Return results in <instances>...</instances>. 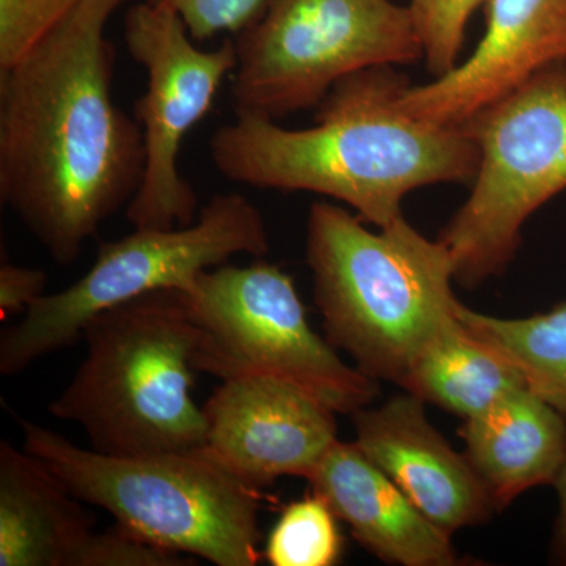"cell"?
I'll list each match as a JSON object with an SVG mask.
<instances>
[{"label": "cell", "mask_w": 566, "mask_h": 566, "mask_svg": "<svg viewBox=\"0 0 566 566\" xmlns=\"http://www.w3.org/2000/svg\"><path fill=\"white\" fill-rule=\"evenodd\" d=\"M270 251L262 212L241 193H218L189 226L134 229L99 245L95 262L62 292L44 294L0 335V375H20L76 344L96 315L158 290L188 289L230 256Z\"/></svg>", "instance_id": "52a82bcc"}, {"label": "cell", "mask_w": 566, "mask_h": 566, "mask_svg": "<svg viewBox=\"0 0 566 566\" xmlns=\"http://www.w3.org/2000/svg\"><path fill=\"white\" fill-rule=\"evenodd\" d=\"M461 324L504 354L528 389L566 419V301L526 318H499L458 304Z\"/></svg>", "instance_id": "ac0fdd59"}, {"label": "cell", "mask_w": 566, "mask_h": 566, "mask_svg": "<svg viewBox=\"0 0 566 566\" xmlns=\"http://www.w3.org/2000/svg\"><path fill=\"white\" fill-rule=\"evenodd\" d=\"M461 438L497 510L532 488L554 485L566 463V419L527 386L464 420Z\"/></svg>", "instance_id": "9a60e30c"}, {"label": "cell", "mask_w": 566, "mask_h": 566, "mask_svg": "<svg viewBox=\"0 0 566 566\" xmlns=\"http://www.w3.org/2000/svg\"><path fill=\"white\" fill-rule=\"evenodd\" d=\"M486 25L475 51L444 76L409 85L400 109L461 125L553 63L566 61V0H485Z\"/></svg>", "instance_id": "7c38bea8"}, {"label": "cell", "mask_w": 566, "mask_h": 566, "mask_svg": "<svg viewBox=\"0 0 566 566\" xmlns=\"http://www.w3.org/2000/svg\"><path fill=\"white\" fill-rule=\"evenodd\" d=\"M234 48V114L271 120L318 106L359 71L423 61L408 7L392 0H264Z\"/></svg>", "instance_id": "ba28073f"}, {"label": "cell", "mask_w": 566, "mask_h": 566, "mask_svg": "<svg viewBox=\"0 0 566 566\" xmlns=\"http://www.w3.org/2000/svg\"><path fill=\"white\" fill-rule=\"evenodd\" d=\"M87 356L50 405L96 452L115 457L202 450L203 406L193 401L202 331L178 290L115 305L85 326Z\"/></svg>", "instance_id": "277c9868"}, {"label": "cell", "mask_w": 566, "mask_h": 566, "mask_svg": "<svg viewBox=\"0 0 566 566\" xmlns=\"http://www.w3.org/2000/svg\"><path fill=\"white\" fill-rule=\"evenodd\" d=\"M337 521L314 493L292 502L268 535L264 557L273 566H333L344 549Z\"/></svg>", "instance_id": "d6986e66"}, {"label": "cell", "mask_w": 566, "mask_h": 566, "mask_svg": "<svg viewBox=\"0 0 566 566\" xmlns=\"http://www.w3.org/2000/svg\"><path fill=\"white\" fill-rule=\"evenodd\" d=\"M305 251L327 342L376 381L403 386L458 322L452 256L405 216L371 232L345 208L315 202Z\"/></svg>", "instance_id": "3957f363"}, {"label": "cell", "mask_w": 566, "mask_h": 566, "mask_svg": "<svg viewBox=\"0 0 566 566\" xmlns=\"http://www.w3.org/2000/svg\"><path fill=\"white\" fill-rule=\"evenodd\" d=\"M28 450L0 442V566H74L95 517Z\"/></svg>", "instance_id": "2e32d148"}, {"label": "cell", "mask_w": 566, "mask_h": 566, "mask_svg": "<svg viewBox=\"0 0 566 566\" xmlns=\"http://www.w3.org/2000/svg\"><path fill=\"white\" fill-rule=\"evenodd\" d=\"M409 85L395 66L354 73L316 106L311 128L237 115L212 134V163L238 185L331 197L381 229L403 216L409 192L439 182L468 185L480 161L463 125H439L400 109Z\"/></svg>", "instance_id": "7a4b0ae2"}, {"label": "cell", "mask_w": 566, "mask_h": 566, "mask_svg": "<svg viewBox=\"0 0 566 566\" xmlns=\"http://www.w3.org/2000/svg\"><path fill=\"white\" fill-rule=\"evenodd\" d=\"M48 275L33 268L2 263L0 266V319L6 322L11 316L24 315L32 304L44 296Z\"/></svg>", "instance_id": "cb8c5ba5"}, {"label": "cell", "mask_w": 566, "mask_h": 566, "mask_svg": "<svg viewBox=\"0 0 566 566\" xmlns=\"http://www.w3.org/2000/svg\"><path fill=\"white\" fill-rule=\"evenodd\" d=\"M82 0H0V73L39 48Z\"/></svg>", "instance_id": "44dd1931"}, {"label": "cell", "mask_w": 566, "mask_h": 566, "mask_svg": "<svg viewBox=\"0 0 566 566\" xmlns=\"http://www.w3.org/2000/svg\"><path fill=\"white\" fill-rule=\"evenodd\" d=\"M461 125L479 147V167L438 240L452 256L455 282L474 289L504 273L524 223L566 189V61Z\"/></svg>", "instance_id": "8992f818"}, {"label": "cell", "mask_w": 566, "mask_h": 566, "mask_svg": "<svg viewBox=\"0 0 566 566\" xmlns=\"http://www.w3.org/2000/svg\"><path fill=\"white\" fill-rule=\"evenodd\" d=\"M129 0H82L0 73V200L59 264L132 202L144 175L139 123L112 96L107 22Z\"/></svg>", "instance_id": "6da1fadb"}, {"label": "cell", "mask_w": 566, "mask_h": 566, "mask_svg": "<svg viewBox=\"0 0 566 566\" xmlns=\"http://www.w3.org/2000/svg\"><path fill=\"white\" fill-rule=\"evenodd\" d=\"M203 452L255 490L281 476H307L338 441L329 406L270 376H234L203 405Z\"/></svg>", "instance_id": "8fae6325"}, {"label": "cell", "mask_w": 566, "mask_h": 566, "mask_svg": "<svg viewBox=\"0 0 566 566\" xmlns=\"http://www.w3.org/2000/svg\"><path fill=\"white\" fill-rule=\"evenodd\" d=\"M196 562L185 554L164 549L118 526L93 532L74 566H188Z\"/></svg>", "instance_id": "7402d4cb"}, {"label": "cell", "mask_w": 566, "mask_h": 566, "mask_svg": "<svg viewBox=\"0 0 566 566\" xmlns=\"http://www.w3.org/2000/svg\"><path fill=\"white\" fill-rule=\"evenodd\" d=\"M24 449L84 504L153 545L218 566H255L262 490L202 450L115 457L20 419Z\"/></svg>", "instance_id": "5b68a950"}, {"label": "cell", "mask_w": 566, "mask_h": 566, "mask_svg": "<svg viewBox=\"0 0 566 566\" xmlns=\"http://www.w3.org/2000/svg\"><path fill=\"white\" fill-rule=\"evenodd\" d=\"M554 486H556L558 494V513L556 524H554L551 551H553V558L557 564L566 565V463L562 468Z\"/></svg>", "instance_id": "d4e9b609"}, {"label": "cell", "mask_w": 566, "mask_h": 566, "mask_svg": "<svg viewBox=\"0 0 566 566\" xmlns=\"http://www.w3.org/2000/svg\"><path fill=\"white\" fill-rule=\"evenodd\" d=\"M180 293L202 331L197 374L282 379L340 415L378 397V381L312 329L292 275L275 264L211 268Z\"/></svg>", "instance_id": "9c48e42d"}, {"label": "cell", "mask_w": 566, "mask_h": 566, "mask_svg": "<svg viewBox=\"0 0 566 566\" xmlns=\"http://www.w3.org/2000/svg\"><path fill=\"white\" fill-rule=\"evenodd\" d=\"M177 11L158 0L126 11L125 43L147 71V92L136 103L145 166L126 208L134 229H174L196 221L197 193L178 169L182 142L210 112L223 80L237 66L234 41L200 50Z\"/></svg>", "instance_id": "30bf717a"}, {"label": "cell", "mask_w": 566, "mask_h": 566, "mask_svg": "<svg viewBox=\"0 0 566 566\" xmlns=\"http://www.w3.org/2000/svg\"><path fill=\"white\" fill-rule=\"evenodd\" d=\"M423 400L395 395L354 412L357 447L436 527L452 536L497 512L475 469L428 420Z\"/></svg>", "instance_id": "4fadbf2b"}, {"label": "cell", "mask_w": 566, "mask_h": 566, "mask_svg": "<svg viewBox=\"0 0 566 566\" xmlns=\"http://www.w3.org/2000/svg\"><path fill=\"white\" fill-rule=\"evenodd\" d=\"M526 386L504 354L469 333L458 319L424 349L401 387L469 420Z\"/></svg>", "instance_id": "e0dca14e"}, {"label": "cell", "mask_w": 566, "mask_h": 566, "mask_svg": "<svg viewBox=\"0 0 566 566\" xmlns=\"http://www.w3.org/2000/svg\"><path fill=\"white\" fill-rule=\"evenodd\" d=\"M312 493L374 556L401 566H453L450 535L436 527L356 442H337L305 476Z\"/></svg>", "instance_id": "5bb4252c"}, {"label": "cell", "mask_w": 566, "mask_h": 566, "mask_svg": "<svg viewBox=\"0 0 566 566\" xmlns=\"http://www.w3.org/2000/svg\"><path fill=\"white\" fill-rule=\"evenodd\" d=\"M177 11L193 40L238 33L262 10L264 0H158Z\"/></svg>", "instance_id": "603a6c76"}, {"label": "cell", "mask_w": 566, "mask_h": 566, "mask_svg": "<svg viewBox=\"0 0 566 566\" xmlns=\"http://www.w3.org/2000/svg\"><path fill=\"white\" fill-rule=\"evenodd\" d=\"M485 0H408L423 48V62L433 77L455 69L463 51L469 20Z\"/></svg>", "instance_id": "ffe728a7"}]
</instances>
